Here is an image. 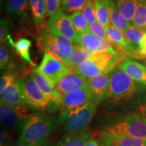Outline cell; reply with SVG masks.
Masks as SVG:
<instances>
[{"instance_id": "6da1fadb", "label": "cell", "mask_w": 146, "mask_h": 146, "mask_svg": "<svg viewBox=\"0 0 146 146\" xmlns=\"http://www.w3.org/2000/svg\"><path fill=\"white\" fill-rule=\"evenodd\" d=\"M145 104L146 87L116 67L110 74L109 94L103 102L106 112H135Z\"/></svg>"}, {"instance_id": "7a4b0ae2", "label": "cell", "mask_w": 146, "mask_h": 146, "mask_svg": "<svg viewBox=\"0 0 146 146\" xmlns=\"http://www.w3.org/2000/svg\"><path fill=\"white\" fill-rule=\"evenodd\" d=\"M96 135H119L146 140V118L141 112H106L98 118Z\"/></svg>"}, {"instance_id": "3957f363", "label": "cell", "mask_w": 146, "mask_h": 146, "mask_svg": "<svg viewBox=\"0 0 146 146\" xmlns=\"http://www.w3.org/2000/svg\"><path fill=\"white\" fill-rule=\"evenodd\" d=\"M59 120L46 111H36L23 120L19 141L31 143L45 142L56 131Z\"/></svg>"}, {"instance_id": "277c9868", "label": "cell", "mask_w": 146, "mask_h": 146, "mask_svg": "<svg viewBox=\"0 0 146 146\" xmlns=\"http://www.w3.org/2000/svg\"><path fill=\"white\" fill-rule=\"evenodd\" d=\"M98 106V105L92 101L81 108L60 111L58 120L62 131L68 134L87 131Z\"/></svg>"}, {"instance_id": "5b68a950", "label": "cell", "mask_w": 146, "mask_h": 146, "mask_svg": "<svg viewBox=\"0 0 146 146\" xmlns=\"http://www.w3.org/2000/svg\"><path fill=\"white\" fill-rule=\"evenodd\" d=\"M124 59L110 54H94L76 68V72L87 78L109 74Z\"/></svg>"}, {"instance_id": "8992f818", "label": "cell", "mask_w": 146, "mask_h": 146, "mask_svg": "<svg viewBox=\"0 0 146 146\" xmlns=\"http://www.w3.org/2000/svg\"><path fill=\"white\" fill-rule=\"evenodd\" d=\"M22 90L27 106L36 111L48 112L49 105L47 100L30 74L21 79Z\"/></svg>"}, {"instance_id": "52a82bcc", "label": "cell", "mask_w": 146, "mask_h": 146, "mask_svg": "<svg viewBox=\"0 0 146 146\" xmlns=\"http://www.w3.org/2000/svg\"><path fill=\"white\" fill-rule=\"evenodd\" d=\"M36 70L45 76L55 86L64 76L75 72V70L69 68L61 60L47 52H45L41 64Z\"/></svg>"}, {"instance_id": "ba28073f", "label": "cell", "mask_w": 146, "mask_h": 146, "mask_svg": "<svg viewBox=\"0 0 146 146\" xmlns=\"http://www.w3.org/2000/svg\"><path fill=\"white\" fill-rule=\"evenodd\" d=\"M78 43L93 54H110L114 57L125 59L127 57L114 49L108 39H102L92 33H78Z\"/></svg>"}, {"instance_id": "9c48e42d", "label": "cell", "mask_w": 146, "mask_h": 146, "mask_svg": "<svg viewBox=\"0 0 146 146\" xmlns=\"http://www.w3.org/2000/svg\"><path fill=\"white\" fill-rule=\"evenodd\" d=\"M25 106L27 105L12 106L1 102L0 120L1 125L8 129L20 131L23 120L30 115L27 113Z\"/></svg>"}, {"instance_id": "30bf717a", "label": "cell", "mask_w": 146, "mask_h": 146, "mask_svg": "<svg viewBox=\"0 0 146 146\" xmlns=\"http://www.w3.org/2000/svg\"><path fill=\"white\" fill-rule=\"evenodd\" d=\"M31 74L47 100L49 105L48 112L53 113L60 110L63 96L57 90L56 86L36 69L33 70Z\"/></svg>"}, {"instance_id": "8fae6325", "label": "cell", "mask_w": 146, "mask_h": 146, "mask_svg": "<svg viewBox=\"0 0 146 146\" xmlns=\"http://www.w3.org/2000/svg\"><path fill=\"white\" fill-rule=\"evenodd\" d=\"M47 28L70 39L74 43H78V34L73 26L68 14L60 10L54 16H51L46 22Z\"/></svg>"}, {"instance_id": "7c38bea8", "label": "cell", "mask_w": 146, "mask_h": 146, "mask_svg": "<svg viewBox=\"0 0 146 146\" xmlns=\"http://www.w3.org/2000/svg\"><path fill=\"white\" fill-rule=\"evenodd\" d=\"M8 15L19 26L25 27L32 18L29 0H8L6 5Z\"/></svg>"}, {"instance_id": "4fadbf2b", "label": "cell", "mask_w": 146, "mask_h": 146, "mask_svg": "<svg viewBox=\"0 0 146 146\" xmlns=\"http://www.w3.org/2000/svg\"><path fill=\"white\" fill-rule=\"evenodd\" d=\"M93 101L88 86L64 95L60 110H68L81 108Z\"/></svg>"}, {"instance_id": "5bb4252c", "label": "cell", "mask_w": 146, "mask_h": 146, "mask_svg": "<svg viewBox=\"0 0 146 146\" xmlns=\"http://www.w3.org/2000/svg\"><path fill=\"white\" fill-rule=\"evenodd\" d=\"M110 74L88 78V87L92 95L93 102L99 105L107 99L109 94Z\"/></svg>"}, {"instance_id": "9a60e30c", "label": "cell", "mask_w": 146, "mask_h": 146, "mask_svg": "<svg viewBox=\"0 0 146 146\" xmlns=\"http://www.w3.org/2000/svg\"><path fill=\"white\" fill-rule=\"evenodd\" d=\"M106 30L108 39L111 44L120 54L126 57L133 58V52L131 49V45L125 37L123 31L114 27L109 26L106 28Z\"/></svg>"}, {"instance_id": "2e32d148", "label": "cell", "mask_w": 146, "mask_h": 146, "mask_svg": "<svg viewBox=\"0 0 146 146\" xmlns=\"http://www.w3.org/2000/svg\"><path fill=\"white\" fill-rule=\"evenodd\" d=\"M88 86V78L78 73H72L62 78L56 84V88L62 96L71 91Z\"/></svg>"}, {"instance_id": "e0dca14e", "label": "cell", "mask_w": 146, "mask_h": 146, "mask_svg": "<svg viewBox=\"0 0 146 146\" xmlns=\"http://www.w3.org/2000/svg\"><path fill=\"white\" fill-rule=\"evenodd\" d=\"M118 67L125 72L132 79L146 87V66L131 58H126Z\"/></svg>"}, {"instance_id": "ac0fdd59", "label": "cell", "mask_w": 146, "mask_h": 146, "mask_svg": "<svg viewBox=\"0 0 146 146\" xmlns=\"http://www.w3.org/2000/svg\"><path fill=\"white\" fill-rule=\"evenodd\" d=\"M97 139L105 146H146V140L119 135H96Z\"/></svg>"}, {"instance_id": "d6986e66", "label": "cell", "mask_w": 146, "mask_h": 146, "mask_svg": "<svg viewBox=\"0 0 146 146\" xmlns=\"http://www.w3.org/2000/svg\"><path fill=\"white\" fill-rule=\"evenodd\" d=\"M1 102L12 106L26 105L20 79L16 80L1 95Z\"/></svg>"}, {"instance_id": "ffe728a7", "label": "cell", "mask_w": 146, "mask_h": 146, "mask_svg": "<svg viewBox=\"0 0 146 146\" xmlns=\"http://www.w3.org/2000/svg\"><path fill=\"white\" fill-rule=\"evenodd\" d=\"M146 31L137 28L131 25L129 28L123 31L125 37L130 43L133 52V58H136L137 54L140 49V45Z\"/></svg>"}, {"instance_id": "44dd1931", "label": "cell", "mask_w": 146, "mask_h": 146, "mask_svg": "<svg viewBox=\"0 0 146 146\" xmlns=\"http://www.w3.org/2000/svg\"><path fill=\"white\" fill-rule=\"evenodd\" d=\"M94 54L79 43H74V49L70 60L68 64L69 68L75 70L84 61L90 58Z\"/></svg>"}, {"instance_id": "7402d4cb", "label": "cell", "mask_w": 146, "mask_h": 146, "mask_svg": "<svg viewBox=\"0 0 146 146\" xmlns=\"http://www.w3.org/2000/svg\"><path fill=\"white\" fill-rule=\"evenodd\" d=\"M50 31L54 35L55 39H56V41L58 43L60 54L62 56V62L67 66L70 61L71 56H72L73 49H74V43H72L73 42L71 41L70 39H67L66 37L58 33V32L54 31Z\"/></svg>"}, {"instance_id": "603a6c76", "label": "cell", "mask_w": 146, "mask_h": 146, "mask_svg": "<svg viewBox=\"0 0 146 146\" xmlns=\"http://www.w3.org/2000/svg\"><path fill=\"white\" fill-rule=\"evenodd\" d=\"M110 25L114 28L125 31L132 24L127 21L120 13L113 0H108Z\"/></svg>"}, {"instance_id": "cb8c5ba5", "label": "cell", "mask_w": 146, "mask_h": 146, "mask_svg": "<svg viewBox=\"0 0 146 146\" xmlns=\"http://www.w3.org/2000/svg\"><path fill=\"white\" fill-rule=\"evenodd\" d=\"M92 135V133L87 131L76 134H68L60 139L56 146H86L87 141Z\"/></svg>"}, {"instance_id": "d4e9b609", "label": "cell", "mask_w": 146, "mask_h": 146, "mask_svg": "<svg viewBox=\"0 0 146 146\" xmlns=\"http://www.w3.org/2000/svg\"><path fill=\"white\" fill-rule=\"evenodd\" d=\"M29 1L33 21L34 25L39 28L42 25H44L43 21H44L45 14H47L45 0H29Z\"/></svg>"}, {"instance_id": "484cf974", "label": "cell", "mask_w": 146, "mask_h": 146, "mask_svg": "<svg viewBox=\"0 0 146 146\" xmlns=\"http://www.w3.org/2000/svg\"><path fill=\"white\" fill-rule=\"evenodd\" d=\"M139 0H113L124 17L133 24Z\"/></svg>"}, {"instance_id": "4316f807", "label": "cell", "mask_w": 146, "mask_h": 146, "mask_svg": "<svg viewBox=\"0 0 146 146\" xmlns=\"http://www.w3.org/2000/svg\"><path fill=\"white\" fill-rule=\"evenodd\" d=\"M8 41L15 48L16 52L23 58V60H25L33 66H35L31 58L30 53H29V50L31 46V41L30 40L25 39V38H21L16 43H14L11 36H9Z\"/></svg>"}, {"instance_id": "83f0119b", "label": "cell", "mask_w": 146, "mask_h": 146, "mask_svg": "<svg viewBox=\"0 0 146 146\" xmlns=\"http://www.w3.org/2000/svg\"><path fill=\"white\" fill-rule=\"evenodd\" d=\"M95 8L98 23L105 28L110 26L108 0H95Z\"/></svg>"}, {"instance_id": "f1b7e54d", "label": "cell", "mask_w": 146, "mask_h": 146, "mask_svg": "<svg viewBox=\"0 0 146 146\" xmlns=\"http://www.w3.org/2000/svg\"><path fill=\"white\" fill-rule=\"evenodd\" d=\"M68 16L70 18L73 26L76 29L78 34L83 33H92L90 27H89V24L87 23L85 18H84L81 12H76L74 14H70Z\"/></svg>"}, {"instance_id": "f546056e", "label": "cell", "mask_w": 146, "mask_h": 146, "mask_svg": "<svg viewBox=\"0 0 146 146\" xmlns=\"http://www.w3.org/2000/svg\"><path fill=\"white\" fill-rule=\"evenodd\" d=\"M88 0H61L60 10L65 14H74L81 12Z\"/></svg>"}, {"instance_id": "4dcf8cb0", "label": "cell", "mask_w": 146, "mask_h": 146, "mask_svg": "<svg viewBox=\"0 0 146 146\" xmlns=\"http://www.w3.org/2000/svg\"><path fill=\"white\" fill-rule=\"evenodd\" d=\"M132 25L146 31V0H139Z\"/></svg>"}, {"instance_id": "1f68e13d", "label": "cell", "mask_w": 146, "mask_h": 146, "mask_svg": "<svg viewBox=\"0 0 146 146\" xmlns=\"http://www.w3.org/2000/svg\"><path fill=\"white\" fill-rule=\"evenodd\" d=\"M81 12L89 25L98 21L95 8V0H88Z\"/></svg>"}, {"instance_id": "d6a6232c", "label": "cell", "mask_w": 146, "mask_h": 146, "mask_svg": "<svg viewBox=\"0 0 146 146\" xmlns=\"http://www.w3.org/2000/svg\"><path fill=\"white\" fill-rule=\"evenodd\" d=\"M11 56L8 45L6 43L1 44L0 46V68L1 71H5L10 66Z\"/></svg>"}, {"instance_id": "836d02e7", "label": "cell", "mask_w": 146, "mask_h": 146, "mask_svg": "<svg viewBox=\"0 0 146 146\" xmlns=\"http://www.w3.org/2000/svg\"><path fill=\"white\" fill-rule=\"evenodd\" d=\"M16 74L11 72L3 74L0 78V94H2L16 81Z\"/></svg>"}, {"instance_id": "e575fe53", "label": "cell", "mask_w": 146, "mask_h": 146, "mask_svg": "<svg viewBox=\"0 0 146 146\" xmlns=\"http://www.w3.org/2000/svg\"><path fill=\"white\" fill-rule=\"evenodd\" d=\"M46 14L49 17L54 16L60 10L61 0H45Z\"/></svg>"}, {"instance_id": "d590c367", "label": "cell", "mask_w": 146, "mask_h": 146, "mask_svg": "<svg viewBox=\"0 0 146 146\" xmlns=\"http://www.w3.org/2000/svg\"><path fill=\"white\" fill-rule=\"evenodd\" d=\"M10 24L7 20L1 18L0 22V42L1 44L5 43L10 35Z\"/></svg>"}, {"instance_id": "8d00e7d4", "label": "cell", "mask_w": 146, "mask_h": 146, "mask_svg": "<svg viewBox=\"0 0 146 146\" xmlns=\"http://www.w3.org/2000/svg\"><path fill=\"white\" fill-rule=\"evenodd\" d=\"M89 27L92 33L98 37L102 39H108V35L106 28L98 21L96 23L90 24Z\"/></svg>"}, {"instance_id": "74e56055", "label": "cell", "mask_w": 146, "mask_h": 146, "mask_svg": "<svg viewBox=\"0 0 146 146\" xmlns=\"http://www.w3.org/2000/svg\"><path fill=\"white\" fill-rule=\"evenodd\" d=\"M136 59H146V32L140 45V49L137 54Z\"/></svg>"}, {"instance_id": "f35d334b", "label": "cell", "mask_w": 146, "mask_h": 146, "mask_svg": "<svg viewBox=\"0 0 146 146\" xmlns=\"http://www.w3.org/2000/svg\"><path fill=\"white\" fill-rule=\"evenodd\" d=\"M1 141L0 146H9L11 141V135L8 131L1 129Z\"/></svg>"}, {"instance_id": "ab89813d", "label": "cell", "mask_w": 146, "mask_h": 146, "mask_svg": "<svg viewBox=\"0 0 146 146\" xmlns=\"http://www.w3.org/2000/svg\"><path fill=\"white\" fill-rule=\"evenodd\" d=\"M86 146H100V144L97 139L96 137H94V136H91L89 140L87 142Z\"/></svg>"}, {"instance_id": "60d3db41", "label": "cell", "mask_w": 146, "mask_h": 146, "mask_svg": "<svg viewBox=\"0 0 146 146\" xmlns=\"http://www.w3.org/2000/svg\"><path fill=\"white\" fill-rule=\"evenodd\" d=\"M36 143H28V142H25L19 141H16V143H14L12 145H10L9 146H34Z\"/></svg>"}, {"instance_id": "b9f144b4", "label": "cell", "mask_w": 146, "mask_h": 146, "mask_svg": "<svg viewBox=\"0 0 146 146\" xmlns=\"http://www.w3.org/2000/svg\"><path fill=\"white\" fill-rule=\"evenodd\" d=\"M139 112L141 113L142 114V115H143V116H144V117H145V118H146V104L145 105L143 106V107L141 108V109L139 110Z\"/></svg>"}, {"instance_id": "7bdbcfd3", "label": "cell", "mask_w": 146, "mask_h": 146, "mask_svg": "<svg viewBox=\"0 0 146 146\" xmlns=\"http://www.w3.org/2000/svg\"><path fill=\"white\" fill-rule=\"evenodd\" d=\"M34 146H50V145H49L46 141H45V142H42V143H36Z\"/></svg>"}]
</instances>
